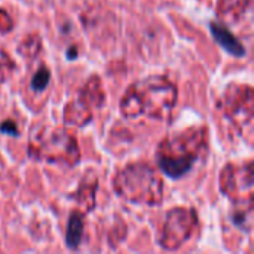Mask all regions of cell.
Here are the masks:
<instances>
[{"label": "cell", "instance_id": "cell-4", "mask_svg": "<svg viewBox=\"0 0 254 254\" xmlns=\"http://www.w3.org/2000/svg\"><path fill=\"white\" fill-rule=\"evenodd\" d=\"M27 153L34 161H46L65 167H74L80 159L76 137L64 128L40 129L31 137Z\"/></svg>", "mask_w": 254, "mask_h": 254}, {"label": "cell", "instance_id": "cell-5", "mask_svg": "<svg viewBox=\"0 0 254 254\" xmlns=\"http://www.w3.org/2000/svg\"><path fill=\"white\" fill-rule=\"evenodd\" d=\"M198 228V214L190 207H176L165 214L158 243L164 250L176 252L192 238Z\"/></svg>", "mask_w": 254, "mask_h": 254}, {"label": "cell", "instance_id": "cell-2", "mask_svg": "<svg viewBox=\"0 0 254 254\" xmlns=\"http://www.w3.org/2000/svg\"><path fill=\"white\" fill-rule=\"evenodd\" d=\"M208 129L205 127H189L164 138L156 150V162L164 174L180 179L188 174L196 161L207 152Z\"/></svg>", "mask_w": 254, "mask_h": 254}, {"label": "cell", "instance_id": "cell-11", "mask_svg": "<svg viewBox=\"0 0 254 254\" xmlns=\"http://www.w3.org/2000/svg\"><path fill=\"white\" fill-rule=\"evenodd\" d=\"M83 228H85V214L80 211H73L70 214L68 223H67V232H65V244L70 250H76L83 237Z\"/></svg>", "mask_w": 254, "mask_h": 254}, {"label": "cell", "instance_id": "cell-15", "mask_svg": "<svg viewBox=\"0 0 254 254\" xmlns=\"http://www.w3.org/2000/svg\"><path fill=\"white\" fill-rule=\"evenodd\" d=\"M49 82H51V73H49V70L46 67H40L34 73V76L31 79V83H30V88L34 92H42V91H45L48 88Z\"/></svg>", "mask_w": 254, "mask_h": 254}, {"label": "cell", "instance_id": "cell-7", "mask_svg": "<svg viewBox=\"0 0 254 254\" xmlns=\"http://www.w3.org/2000/svg\"><path fill=\"white\" fill-rule=\"evenodd\" d=\"M104 103V91L98 76H91L80 88L76 100L70 101L64 109V122L70 125L85 127L94 118V110Z\"/></svg>", "mask_w": 254, "mask_h": 254}, {"label": "cell", "instance_id": "cell-6", "mask_svg": "<svg viewBox=\"0 0 254 254\" xmlns=\"http://www.w3.org/2000/svg\"><path fill=\"white\" fill-rule=\"evenodd\" d=\"M254 92L250 85H229L222 98V109L229 122L240 134H252L253 129Z\"/></svg>", "mask_w": 254, "mask_h": 254}, {"label": "cell", "instance_id": "cell-13", "mask_svg": "<svg viewBox=\"0 0 254 254\" xmlns=\"http://www.w3.org/2000/svg\"><path fill=\"white\" fill-rule=\"evenodd\" d=\"M235 208L232 211V223L244 232L252 231V219H253V199L234 202Z\"/></svg>", "mask_w": 254, "mask_h": 254}, {"label": "cell", "instance_id": "cell-18", "mask_svg": "<svg viewBox=\"0 0 254 254\" xmlns=\"http://www.w3.org/2000/svg\"><path fill=\"white\" fill-rule=\"evenodd\" d=\"M0 132L3 134H7V135H12V137H18L19 135V129H18V124L12 119H7V121H3L0 124Z\"/></svg>", "mask_w": 254, "mask_h": 254}, {"label": "cell", "instance_id": "cell-8", "mask_svg": "<svg viewBox=\"0 0 254 254\" xmlns=\"http://www.w3.org/2000/svg\"><path fill=\"white\" fill-rule=\"evenodd\" d=\"M253 162L228 164L220 174V190L234 202L253 199Z\"/></svg>", "mask_w": 254, "mask_h": 254}, {"label": "cell", "instance_id": "cell-19", "mask_svg": "<svg viewBox=\"0 0 254 254\" xmlns=\"http://www.w3.org/2000/svg\"><path fill=\"white\" fill-rule=\"evenodd\" d=\"M76 57H77V49H76V48H70V49H68V58L73 60V58H76Z\"/></svg>", "mask_w": 254, "mask_h": 254}, {"label": "cell", "instance_id": "cell-1", "mask_svg": "<svg viewBox=\"0 0 254 254\" xmlns=\"http://www.w3.org/2000/svg\"><path fill=\"white\" fill-rule=\"evenodd\" d=\"M176 103V85L165 76H149L127 89L119 109L128 119L147 116L153 121H170Z\"/></svg>", "mask_w": 254, "mask_h": 254}, {"label": "cell", "instance_id": "cell-17", "mask_svg": "<svg viewBox=\"0 0 254 254\" xmlns=\"http://www.w3.org/2000/svg\"><path fill=\"white\" fill-rule=\"evenodd\" d=\"M13 30V21L9 16V13L3 9H0V36L7 34Z\"/></svg>", "mask_w": 254, "mask_h": 254}, {"label": "cell", "instance_id": "cell-16", "mask_svg": "<svg viewBox=\"0 0 254 254\" xmlns=\"http://www.w3.org/2000/svg\"><path fill=\"white\" fill-rule=\"evenodd\" d=\"M13 68H15V64L10 60V57L4 54L3 51H0V82L6 80L13 71Z\"/></svg>", "mask_w": 254, "mask_h": 254}, {"label": "cell", "instance_id": "cell-14", "mask_svg": "<svg viewBox=\"0 0 254 254\" xmlns=\"http://www.w3.org/2000/svg\"><path fill=\"white\" fill-rule=\"evenodd\" d=\"M40 46H42V42L39 39V36L36 34H31V36H27L21 40L19 46H18V52L24 57V58H34L39 51H40Z\"/></svg>", "mask_w": 254, "mask_h": 254}, {"label": "cell", "instance_id": "cell-10", "mask_svg": "<svg viewBox=\"0 0 254 254\" xmlns=\"http://www.w3.org/2000/svg\"><path fill=\"white\" fill-rule=\"evenodd\" d=\"M250 0H219L217 15L226 22H237L246 13Z\"/></svg>", "mask_w": 254, "mask_h": 254}, {"label": "cell", "instance_id": "cell-12", "mask_svg": "<svg viewBox=\"0 0 254 254\" xmlns=\"http://www.w3.org/2000/svg\"><path fill=\"white\" fill-rule=\"evenodd\" d=\"M95 190H97V179L92 174H86L80 183L79 190L76 192V202L82 205L85 210L91 211L95 207Z\"/></svg>", "mask_w": 254, "mask_h": 254}, {"label": "cell", "instance_id": "cell-9", "mask_svg": "<svg viewBox=\"0 0 254 254\" xmlns=\"http://www.w3.org/2000/svg\"><path fill=\"white\" fill-rule=\"evenodd\" d=\"M210 31L214 37V40L231 55L234 57H244L246 48L244 45L223 25L222 22H210Z\"/></svg>", "mask_w": 254, "mask_h": 254}, {"label": "cell", "instance_id": "cell-3", "mask_svg": "<svg viewBox=\"0 0 254 254\" xmlns=\"http://www.w3.org/2000/svg\"><path fill=\"white\" fill-rule=\"evenodd\" d=\"M116 195L127 202L155 207L162 202L164 182L159 173L146 162L125 165L113 177Z\"/></svg>", "mask_w": 254, "mask_h": 254}]
</instances>
